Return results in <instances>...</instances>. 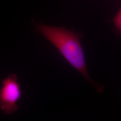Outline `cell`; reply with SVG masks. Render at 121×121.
<instances>
[{
    "mask_svg": "<svg viewBox=\"0 0 121 121\" xmlns=\"http://www.w3.org/2000/svg\"><path fill=\"white\" fill-rule=\"evenodd\" d=\"M115 29L118 33L121 32V8L118 10L117 14L112 19Z\"/></svg>",
    "mask_w": 121,
    "mask_h": 121,
    "instance_id": "obj_3",
    "label": "cell"
},
{
    "mask_svg": "<svg viewBox=\"0 0 121 121\" xmlns=\"http://www.w3.org/2000/svg\"><path fill=\"white\" fill-rule=\"evenodd\" d=\"M17 75L10 74L2 81L0 89V108L3 112L10 115L18 109L17 102L22 96V91L17 82Z\"/></svg>",
    "mask_w": 121,
    "mask_h": 121,
    "instance_id": "obj_2",
    "label": "cell"
},
{
    "mask_svg": "<svg viewBox=\"0 0 121 121\" xmlns=\"http://www.w3.org/2000/svg\"><path fill=\"white\" fill-rule=\"evenodd\" d=\"M36 30L58 50L66 60L94 86L98 93L104 92V86L94 81L88 74L80 43L82 34L74 32L65 27L43 24L37 25Z\"/></svg>",
    "mask_w": 121,
    "mask_h": 121,
    "instance_id": "obj_1",
    "label": "cell"
}]
</instances>
